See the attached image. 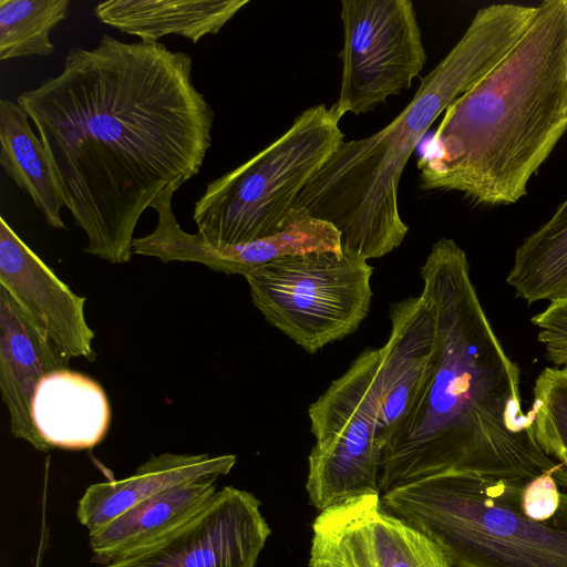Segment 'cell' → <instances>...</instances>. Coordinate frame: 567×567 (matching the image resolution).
Listing matches in <instances>:
<instances>
[{
	"label": "cell",
	"instance_id": "obj_9",
	"mask_svg": "<svg viewBox=\"0 0 567 567\" xmlns=\"http://www.w3.org/2000/svg\"><path fill=\"white\" fill-rule=\"evenodd\" d=\"M343 47L337 114L360 115L408 90L426 62L410 0H342Z\"/></svg>",
	"mask_w": 567,
	"mask_h": 567
},
{
	"label": "cell",
	"instance_id": "obj_16",
	"mask_svg": "<svg viewBox=\"0 0 567 567\" xmlns=\"http://www.w3.org/2000/svg\"><path fill=\"white\" fill-rule=\"evenodd\" d=\"M110 419V404L101 385L70 369L45 375L32 402L33 425L50 450L95 446L106 435Z\"/></svg>",
	"mask_w": 567,
	"mask_h": 567
},
{
	"label": "cell",
	"instance_id": "obj_4",
	"mask_svg": "<svg viewBox=\"0 0 567 567\" xmlns=\"http://www.w3.org/2000/svg\"><path fill=\"white\" fill-rule=\"evenodd\" d=\"M535 12V7L513 3L480 9L409 104L377 133L343 141L305 186L295 208L334 226L342 247L367 260L398 248L409 231L398 195L410 156L447 106L508 54Z\"/></svg>",
	"mask_w": 567,
	"mask_h": 567
},
{
	"label": "cell",
	"instance_id": "obj_7",
	"mask_svg": "<svg viewBox=\"0 0 567 567\" xmlns=\"http://www.w3.org/2000/svg\"><path fill=\"white\" fill-rule=\"evenodd\" d=\"M372 266L354 251L286 257L245 276L268 323L309 353L353 333L368 317Z\"/></svg>",
	"mask_w": 567,
	"mask_h": 567
},
{
	"label": "cell",
	"instance_id": "obj_12",
	"mask_svg": "<svg viewBox=\"0 0 567 567\" xmlns=\"http://www.w3.org/2000/svg\"><path fill=\"white\" fill-rule=\"evenodd\" d=\"M0 286L63 354L94 360V331L78 296L0 218Z\"/></svg>",
	"mask_w": 567,
	"mask_h": 567
},
{
	"label": "cell",
	"instance_id": "obj_3",
	"mask_svg": "<svg viewBox=\"0 0 567 567\" xmlns=\"http://www.w3.org/2000/svg\"><path fill=\"white\" fill-rule=\"evenodd\" d=\"M567 131V0H545L523 37L443 113L417 161L423 189L509 205Z\"/></svg>",
	"mask_w": 567,
	"mask_h": 567
},
{
	"label": "cell",
	"instance_id": "obj_26",
	"mask_svg": "<svg viewBox=\"0 0 567 567\" xmlns=\"http://www.w3.org/2000/svg\"><path fill=\"white\" fill-rule=\"evenodd\" d=\"M310 567H341L337 564L330 563V561H310Z\"/></svg>",
	"mask_w": 567,
	"mask_h": 567
},
{
	"label": "cell",
	"instance_id": "obj_21",
	"mask_svg": "<svg viewBox=\"0 0 567 567\" xmlns=\"http://www.w3.org/2000/svg\"><path fill=\"white\" fill-rule=\"evenodd\" d=\"M506 281L528 303L567 299V198L517 248Z\"/></svg>",
	"mask_w": 567,
	"mask_h": 567
},
{
	"label": "cell",
	"instance_id": "obj_24",
	"mask_svg": "<svg viewBox=\"0 0 567 567\" xmlns=\"http://www.w3.org/2000/svg\"><path fill=\"white\" fill-rule=\"evenodd\" d=\"M532 323L539 329L538 340L545 347L548 360L567 368V299L550 302L532 318Z\"/></svg>",
	"mask_w": 567,
	"mask_h": 567
},
{
	"label": "cell",
	"instance_id": "obj_20",
	"mask_svg": "<svg viewBox=\"0 0 567 567\" xmlns=\"http://www.w3.org/2000/svg\"><path fill=\"white\" fill-rule=\"evenodd\" d=\"M25 111L9 99L0 100V164L27 193L50 227L65 229L64 206L50 157L29 123Z\"/></svg>",
	"mask_w": 567,
	"mask_h": 567
},
{
	"label": "cell",
	"instance_id": "obj_11",
	"mask_svg": "<svg viewBox=\"0 0 567 567\" xmlns=\"http://www.w3.org/2000/svg\"><path fill=\"white\" fill-rule=\"evenodd\" d=\"M312 529L310 561L341 567H453L433 540L388 512L380 494L321 511Z\"/></svg>",
	"mask_w": 567,
	"mask_h": 567
},
{
	"label": "cell",
	"instance_id": "obj_22",
	"mask_svg": "<svg viewBox=\"0 0 567 567\" xmlns=\"http://www.w3.org/2000/svg\"><path fill=\"white\" fill-rule=\"evenodd\" d=\"M69 7V0H0V60L51 54L50 31Z\"/></svg>",
	"mask_w": 567,
	"mask_h": 567
},
{
	"label": "cell",
	"instance_id": "obj_15",
	"mask_svg": "<svg viewBox=\"0 0 567 567\" xmlns=\"http://www.w3.org/2000/svg\"><path fill=\"white\" fill-rule=\"evenodd\" d=\"M321 251L341 252V235L306 208H295L278 231L246 244H214L199 233H183L175 245L179 261L198 262L214 271L244 277L286 257Z\"/></svg>",
	"mask_w": 567,
	"mask_h": 567
},
{
	"label": "cell",
	"instance_id": "obj_18",
	"mask_svg": "<svg viewBox=\"0 0 567 567\" xmlns=\"http://www.w3.org/2000/svg\"><path fill=\"white\" fill-rule=\"evenodd\" d=\"M216 481V476H203L172 486L89 534L92 561L111 564L162 538L213 499Z\"/></svg>",
	"mask_w": 567,
	"mask_h": 567
},
{
	"label": "cell",
	"instance_id": "obj_1",
	"mask_svg": "<svg viewBox=\"0 0 567 567\" xmlns=\"http://www.w3.org/2000/svg\"><path fill=\"white\" fill-rule=\"evenodd\" d=\"M192 70L185 52L103 34L92 49H70L58 75L17 96L85 233V252L130 261L145 209L199 173L215 113Z\"/></svg>",
	"mask_w": 567,
	"mask_h": 567
},
{
	"label": "cell",
	"instance_id": "obj_2",
	"mask_svg": "<svg viewBox=\"0 0 567 567\" xmlns=\"http://www.w3.org/2000/svg\"><path fill=\"white\" fill-rule=\"evenodd\" d=\"M436 323V361L417 401L388 437L379 489L472 473L527 480L567 468L538 445L520 405L519 369L499 343L470 276L465 251L437 240L421 268Z\"/></svg>",
	"mask_w": 567,
	"mask_h": 567
},
{
	"label": "cell",
	"instance_id": "obj_17",
	"mask_svg": "<svg viewBox=\"0 0 567 567\" xmlns=\"http://www.w3.org/2000/svg\"><path fill=\"white\" fill-rule=\"evenodd\" d=\"M233 454L163 453L152 456L134 474L90 485L78 503L76 517L89 534L144 499L177 484L203 476L226 475L236 464Z\"/></svg>",
	"mask_w": 567,
	"mask_h": 567
},
{
	"label": "cell",
	"instance_id": "obj_6",
	"mask_svg": "<svg viewBox=\"0 0 567 567\" xmlns=\"http://www.w3.org/2000/svg\"><path fill=\"white\" fill-rule=\"evenodd\" d=\"M336 107L317 104L278 138L207 184L193 219L210 243L239 245L278 231L298 196L344 141Z\"/></svg>",
	"mask_w": 567,
	"mask_h": 567
},
{
	"label": "cell",
	"instance_id": "obj_25",
	"mask_svg": "<svg viewBox=\"0 0 567 567\" xmlns=\"http://www.w3.org/2000/svg\"><path fill=\"white\" fill-rule=\"evenodd\" d=\"M48 543V528L45 524V496H44V503L42 505V523H41V534H40V542L38 546L37 551V558L34 563V567H41L42 560L44 557L45 548Z\"/></svg>",
	"mask_w": 567,
	"mask_h": 567
},
{
	"label": "cell",
	"instance_id": "obj_5",
	"mask_svg": "<svg viewBox=\"0 0 567 567\" xmlns=\"http://www.w3.org/2000/svg\"><path fill=\"white\" fill-rule=\"evenodd\" d=\"M381 502L453 567H567V489L551 473L445 474L386 492Z\"/></svg>",
	"mask_w": 567,
	"mask_h": 567
},
{
	"label": "cell",
	"instance_id": "obj_8",
	"mask_svg": "<svg viewBox=\"0 0 567 567\" xmlns=\"http://www.w3.org/2000/svg\"><path fill=\"white\" fill-rule=\"evenodd\" d=\"M381 404L380 349H367L309 406L316 443L306 487L318 509L380 494Z\"/></svg>",
	"mask_w": 567,
	"mask_h": 567
},
{
	"label": "cell",
	"instance_id": "obj_14",
	"mask_svg": "<svg viewBox=\"0 0 567 567\" xmlns=\"http://www.w3.org/2000/svg\"><path fill=\"white\" fill-rule=\"evenodd\" d=\"M69 360L0 286L1 399L9 412L11 434L40 452L50 447L33 425V398L42 379L53 371L69 369Z\"/></svg>",
	"mask_w": 567,
	"mask_h": 567
},
{
	"label": "cell",
	"instance_id": "obj_19",
	"mask_svg": "<svg viewBox=\"0 0 567 567\" xmlns=\"http://www.w3.org/2000/svg\"><path fill=\"white\" fill-rule=\"evenodd\" d=\"M249 0H111L99 3L103 23L141 41L158 42L175 34L198 42L218 33Z\"/></svg>",
	"mask_w": 567,
	"mask_h": 567
},
{
	"label": "cell",
	"instance_id": "obj_13",
	"mask_svg": "<svg viewBox=\"0 0 567 567\" xmlns=\"http://www.w3.org/2000/svg\"><path fill=\"white\" fill-rule=\"evenodd\" d=\"M389 317V339L380 348L382 451L390 434L414 406L436 361L435 313L423 293L393 303Z\"/></svg>",
	"mask_w": 567,
	"mask_h": 567
},
{
	"label": "cell",
	"instance_id": "obj_23",
	"mask_svg": "<svg viewBox=\"0 0 567 567\" xmlns=\"http://www.w3.org/2000/svg\"><path fill=\"white\" fill-rule=\"evenodd\" d=\"M528 414L540 449L567 468V368L540 372Z\"/></svg>",
	"mask_w": 567,
	"mask_h": 567
},
{
	"label": "cell",
	"instance_id": "obj_10",
	"mask_svg": "<svg viewBox=\"0 0 567 567\" xmlns=\"http://www.w3.org/2000/svg\"><path fill=\"white\" fill-rule=\"evenodd\" d=\"M259 506L251 493L225 486L162 538L101 567H255L270 535Z\"/></svg>",
	"mask_w": 567,
	"mask_h": 567
}]
</instances>
